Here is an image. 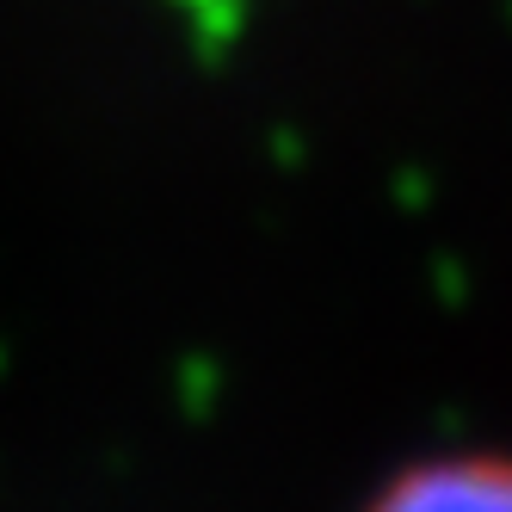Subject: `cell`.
<instances>
[{"label":"cell","mask_w":512,"mask_h":512,"mask_svg":"<svg viewBox=\"0 0 512 512\" xmlns=\"http://www.w3.org/2000/svg\"><path fill=\"white\" fill-rule=\"evenodd\" d=\"M358 512H512V445H451L395 463Z\"/></svg>","instance_id":"obj_1"}]
</instances>
